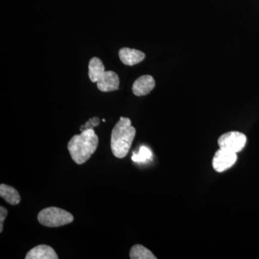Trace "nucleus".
Wrapping results in <instances>:
<instances>
[{
  "label": "nucleus",
  "instance_id": "obj_1",
  "mask_svg": "<svg viewBox=\"0 0 259 259\" xmlns=\"http://www.w3.org/2000/svg\"><path fill=\"white\" fill-rule=\"evenodd\" d=\"M99 139L93 129H87L81 134L75 135L68 144L71 158L77 164L88 161L98 146Z\"/></svg>",
  "mask_w": 259,
  "mask_h": 259
},
{
  "label": "nucleus",
  "instance_id": "obj_2",
  "mask_svg": "<svg viewBox=\"0 0 259 259\" xmlns=\"http://www.w3.org/2000/svg\"><path fill=\"white\" fill-rule=\"evenodd\" d=\"M136 128L127 117H121L112 129L111 149L115 157L122 158L127 156L136 136Z\"/></svg>",
  "mask_w": 259,
  "mask_h": 259
},
{
  "label": "nucleus",
  "instance_id": "obj_3",
  "mask_svg": "<svg viewBox=\"0 0 259 259\" xmlns=\"http://www.w3.org/2000/svg\"><path fill=\"white\" fill-rule=\"evenodd\" d=\"M37 220L42 226L49 228H57L72 223L74 216L64 209L51 207L42 209L38 213Z\"/></svg>",
  "mask_w": 259,
  "mask_h": 259
},
{
  "label": "nucleus",
  "instance_id": "obj_4",
  "mask_svg": "<svg viewBox=\"0 0 259 259\" xmlns=\"http://www.w3.org/2000/svg\"><path fill=\"white\" fill-rule=\"evenodd\" d=\"M247 138L244 134L238 131H231L223 134L218 139L220 148L232 152L241 151L246 144Z\"/></svg>",
  "mask_w": 259,
  "mask_h": 259
},
{
  "label": "nucleus",
  "instance_id": "obj_5",
  "mask_svg": "<svg viewBox=\"0 0 259 259\" xmlns=\"http://www.w3.org/2000/svg\"><path fill=\"white\" fill-rule=\"evenodd\" d=\"M236 160V153L220 148L213 157V168L217 172L225 171L233 166Z\"/></svg>",
  "mask_w": 259,
  "mask_h": 259
},
{
  "label": "nucleus",
  "instance_id": "obj_6",
  "mask_svg": "<svg viewBox=\"0 0 259 259\" xmlns=\"http://www.w3.org/2000/svg\"><path fill=\"white\" fill-rule=\"evenodd\" d=\"M120 79L118 75L112 71H105L97 82V88L104 93L118 90Z\"/></svg>",
  "mask_w": 259,
  "mask_h": 259
},
{
  "label": "nucleus",
  "instance_id": "obj_7",
  "mask_svg": "<svg viewBox=\"0 0 259 259\" xmlns=\"http://www.w3.org/2000/svg\"><path fill=\"white\" fill-rule=\"evenodd\" d=\"M155 85L156 82L153 76L144 75L135 81L133 85V93L136 96H144L152 91Z\"/></svg>",
  "mask_w": 259,
  "mask_h": 259
},
{
  "label": "nucleus",
  "instance_id": "obj_8",
  "mask_svg": "<svg viewBox=\"0 0 259 259\" xmlns=\"http://www.w3.org/2000/svg\"><path fill=\"white\" fill-rule=\"evenodd\" d=\"M119 57L124 64L134 66L144 60L146 55L142 51L130 48H122L119 51Z\"/></svg>",
  "mask_w": 259,
  "mask_h": 259
},
{
  "label": "nucleus",
  "instance_id": "obj_9",
  "mask_svg": "<svg viewBox=\"0 0 259 259\" xmlns=\"http://www.w3.org/2000/svg\"><path fill=\"white\" fill-rule=\"evenodd\" d=\"M26 259H58V255L56 254L54 248L49 245H39L34 247L27 253Z\"/></svg>",
  "mask_w": 259,
  "mask_h": 259
},
{
  "label": "nucleus",
  "instance_id": "obj_10",
  "mask_svg": "<svg viewBox=\"0 0 259 259\" xmlns=\"http://www.w3.org/2000/svg\"><path fill=\"white\" fill-rule=\"evenodd\" d=\"M105 71V66L101 59L97 57L91 59L89 63V77L93 82L97 83Z\"/></svg>",
  "mask_w": 259,
  "mask_h": 259
},
{
  "label": "nucleus",
  "instance_id": "obj_11",
  "mask_svg": "<svg viewBox=\"0 0 259 259\" xmlns=\"http://www.w3.org/2000/svg\"><path fill=\"white\" fill-rule=\"evenodd\" d=\"M0 196L2 198L4 199L7 202L12 205L20 203V200H21L18 191L13 187L4 185V184H2L0 185Z\"/></svg>",
  "mask_w": 259,
  "mask_h": 259
},
{
  "label": "nucleus",
  "instance_id": "obj_12",
  "mask_svg": "<svg viewBox=\"0 0 259 259\" xmlns=\"http://www.w3.org/2000/svg\"><path fill=\"white\" fill-rule=\"evenodd\" d=\"M130 258L131 259H156L151 250L142 245H135L130 251Z\"/></svg>",
  "mask_w": 259,
  "mask_h": 259
},
{
  "label": "nucleus",
  "instance_id": "obj_13",
  "mask_svg": "<svg viewBox=\"0 0 259 259\" xmlns=\"http://www.w3.org/2000/svg\"><path fill=\"white\" fill-rule=\"evenodd\" d=\"M153 157L152 152L149 148L146 146H142L140 148L139 152L134 153L132 156V160L136 163H146V162L151 160Z\"/></svg>",
  "mask_w": 259,
  "mask_h": 259
},
{
  "label": "nucleus",
  "instance_id": "obj_14",
  "mask_svg": "<svg viewBox=\"0 0 259 259\" xmlns=\"http://www.w3.org/2000/svg\"><path fill=\"white\" fill-rule=\"evenodd\" d=\"M100 122V120L98 117H94L93 119H90V120L85 124V125L81 126V127H80V131L82 132L84 130L93 129V127H95V126L98 125Z\"/></svg>",
  "mask_w": 259,
  "mask_h": 259
},
{
  "label": "nucleus",
  "instance_id": "obj_15",
  "mask_svg": "<svg viewBox=\"0 0 259 259\" xmlns=\"http://www.w3.org/2000/svg\"><path fill=\"white\" fill-rule=\"evenodd\" d=\"M8 214V209L3 207V206H1V207H0V232H1V233L3 231V223H4L5 218H6Z\"/></svg>",
  "mask_w": 259,
  "mask_h": 259
}]
</instances>
